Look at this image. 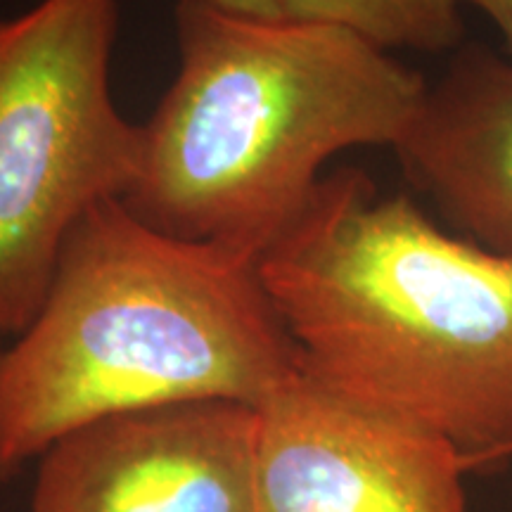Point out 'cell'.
<instances>
[{"mask_svg":"<svg viewBox=\"0 0 512 512\" xmlns=\"http://www.w3.org/2000/svg\"><path fill=\"white\" fill-rule=\"evenodd\" d=\"M3 351H5V347H3V337H0V356H3Z\"/></svg>","mask_w":512,"mask_h":512,"instance_id":"obj_11","label":"cell"},{"mask_svg":"<svg viewBox=\"0 0 512 512\" xmlns=\"http://www.w3.org/2000/svg\"><path fill=\"white\" fill-rule=\"evenodd\" d=\"M209 3L219 5L223 10L240 12V15H252V17H264V19L285 17L280 0H209Z\"/></svg>","mask_w":512,"mask_h":512,"instance_id":"obj_10","label":"cell"},{"mask_svg":"<svg viewBox=\"0 0 512 512\" xmlns=\"http://www.w3.org/2000/svg\"><path fill=\"white\" fill-rule=\"evenodd\" d=\"M294 370L259 256L176 238L105 200L64 240L36 316L0 356V477L114 415L256 408Z\"/></svg>","mask_w":512,"mask_h":512,"instance_id":"obj_2","label":"cell"},{"mask_svg":"<svg viewBox=\"0 0 512 512\" xmlns=\"http://www.w3.org/2000/svg\"><path fill=\"white\" fill-rule=\"evenodd\" d=\"M510 510H512V489H510Z\"/></svg>","mask_w":512,"mask_h":512,"instance_id":"obj_12","label":"cell"},{"mask_svg":"<svg viewBox=\"0 0 512 512\" xmlns=\"http://www.w3.org/2000/svg\"><path fill=\"white\" fill-rule=\"evenodd\" d=\"M256 411L202 401L81 427L36 460L29 512H259Z\"/></svg>","mask_w":512,"mask_h":512,"instance_id":"obj_6","label":"cell"},{"mask_svg":"<svg viewBox=\"0 0 512 512\" xmlns=\"http://www.w3.org/2000/svg\"><path fill=\"white\" fill-rule=\"evenodd\" d=\"M254 411L259 512H467L456 446L302 366Z\"/></svg>","mask_w":512,"mask_h":512,"instance_id":"obj_5","label":"cell"},{"mask_svg":"<svg viewBox=\"0 0 512 512\" xmlns=\"http://www.w3.org/2000/svg\"><path fill=\"white\" fill-rule=\"evenodd\" d=\"M119 0H38L0 22V337L46 297L76 223L124 200L140 124L112 95Z\"/></svg>","mask_w":512,"mask_h":512,"instance_id":"obj_4","label":"cell"},{"mask_svg":"<svg viewBox=\"0 0 512 512\" xmlns=\"http://www.w3.org/2000/svg\"><path fill=\"white\" fill-rule=\"evenodd\" d=\"M283 15L354 31L377 48L446 53L465 36L463 0H280Z\"/></svg>","mask_w":512,"mask_h":512,"instance_id":"obj_8","label":"cell"},{"mask_svg":"<svg viewBox=\"0 0 512 512\" xmlns=\"http://www.w3.org/2000/svg\"><path fill=\"white\" fill-rule=\"evenodd\" d=\"M259 268L304 373L446 439L470 467L512 456V256L344 166Z\"/></svg>","mask_w":512,"mask_h":512,"instance_id":"obj_1","label":"cell"},{"mask_svg":"<svg viewBox=\"0 0 512 512\" xmlns=\"http://www.w3.org/2000/svg\"><path fill=\"white\" fill-rule=\"evenodd\" d=\"M408 181L460 238L512 256V60L458 48L394 147Z\"/></svg>","mask_w":512,"mask_h":512,"instance_id":"obj_7","label":"cell"},{"mask_svg":"<svg viewBox=\"0 0 512 512\" xmlns=\"http://www.w3.org/2000/svg\"><path fill=\"white\" fill-rule=\"evenodd\" d=\"M465 8H475L494 24L503 41V53L512 60V0H463Z\"/></svg>","mask_w":512,"mask_h":512,"instance_id":"obj_9","label":"cell"},{"mask_svg":"<svg viewBox=\"0 0 512 512\" xmlns=\"http://www.w3.org/2000/svg\"><path fill=\"white\" fill-rule=\"evenodd\" d=\"M178 67L140 124L124 202L176 238L261 256L339 152L394 150L427 93L420 72L354 31L209 0L174 8Z\"/></svg>","mask_w":512,"mask_h":512,"instance_id":"obj_3","label":"cell"}]
</instances>
